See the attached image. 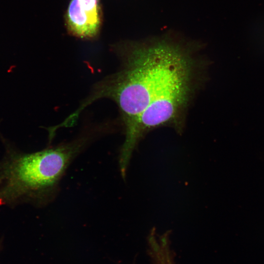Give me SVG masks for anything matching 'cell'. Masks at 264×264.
<instances>
[{"label":"cell","instance_id":"obj_3","mask_svg":"<svg viewBox=\"0 0 264 264\" xmlns=\"http://www.w3.org/2000/svg\"><path fill=\"white\" fill-rule=\"evenodd\" d=\"M200 70L199 62L192 61L181 68L125 132L122 145L133 151L140 139L149 131L162 126H170L180 132L186 114L195 94Z\"/></svg>","mask_w":264,"mask_h":264},{"label":"cell","instance_id":"obj_2","mask_svg":"<svg viewBox=\"0 0 264 264\" xmlns=\"http://www.w3.org/2000/svg\"><path fill=\"white\" fill-rule=\"evenodd\" d=\"M84 142L76 140L30 153L7 145L0 160V205H46L54 198L60 179Z\"/></svg>","mask_w":264,"mask_h":264},{"label":"cell","instance_id":"obj_5","mask_svg":"<svg viewBox=\"0 0 264 264\" xmlns=\"http://www.w3.org/2000/svg\"><path fill=\"white\" fill-rule=\"evenodd\" d=\"M149 253L154 264H175L168 236L163 235L157 240L155 236L148 239Z\"/></svg>","mask_w":264,"mask_h":264},{"label":"cell","instance_id":"obj_1","mask_svg":"<svg viewBox=\"0 0 264 264\" xmlns=\"http://www.w3.org/2000/svg\"><path fill=\"white\" fill-rule=\"evenodd\" d=\"M121 67L94 87L80 109L108 98L118 106L129 130L186 59L185 48L162 40L136 46L122 58Z\"/></svg>","mask_w":264,"mask_h":264},{"label":"cell","instance_id":"obj_6","mask_svg":"<svg viewBox=\"0 0 264 264\" xmlns=\"http://www.w3.org/2000/svg\"><path fill=\"white\" fill-rule=\"evenodd\" d=\"M0 243H1V242H0Z\"/></svg>","mask_w":264,"mask_h":264},{"label":"cell","instance_id":"obj_4","mask_svg":"<svg viewBox=\"0 0 264 264\" xmlns=\"http://www.w3.org/2000/svg\"><path fill=\"white\" fill-rule=\"evenodd\" d=\"M66 23L73 35L81 38L94 37L101 23L99 0H71L67 11Z\"/></svg>","mask_w":264,"mask_h":264}]
</instances>
